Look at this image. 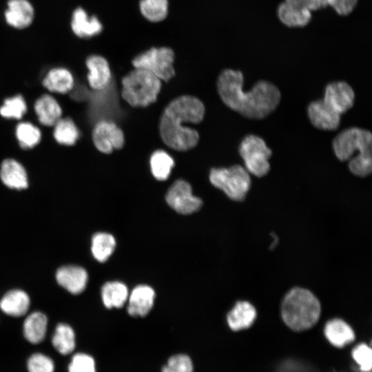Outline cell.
<instances>
[{
  "label": "cell",
  "instance_id": "obj_8",
  "mask_svg": "<svg viewBox=\"0 0 372 372\" xmlns=\"http://www.w3.org/2000/svg\"><path fill=\"white\" fill-rule=\"evenodd\" d=\"M238 150L249 173L262 177L269 172L268 160L272 155V151L262 138L254 134L246 136L242 140Z\"/></svg>",
  "mask_w": 372,
  "mask_h": 372
},
{
  "label": "cell",
  "instance_id": "obj_5",
  "mask_svg": "<svg viewBox=\"0 0 372 372\" xmlns=\"http://www.w3.org/2000/svg\"><path fill=\"white\" fill-rule=\"evenodd\" d=\"M161 81L152 73L135 68L122 79V97L133 107H146L156 101Z\"/></svg>",
  "mask_w": 372,
  "mask_h": 372
},
{
  "label": "cell",
  "instance_id": "obj_14",
  "mask_svg": "<svg viewBox=\"0 0 372 372\" xmlns=\"http://www.w3.org/2000/svg\"><path fill=\"white\" fill-rule=\"evenodd\" d=\"M324 335L332 347L339 349L349 346L355 340L353 328L340 318L327 321L324 327Z\"/></svg>",
  "mask_w": 372,
  "mask_h": 372
},
{
  "label": "cell",
  "instance_id": "obj_29",
  "mask_svg": "<svg viewBox=\"0 0 372 372\" xmlns=\"http://www.w3.org/2000/svg\"><path fill=\"white\" fill-rule=\"evenodd\" d=\"M168 0H141L139 8L141 14L151 22L164 20L168 14Z\"/></svg>",
  "mask_w": 372,
  "mask_h": 372
},
{
  "label": "cell",
  "instance_id": "obj_27",
  "mask_svg": "<svg viewBox=\"0 0 372 372\" xmlns=\"http://www.w3.org/2000/svg\"><path fill=\"white\" fill-rule=\"evenodd\" d=\"M52 343L57 351L68 355L75 348V334L72 328L66 324H59L52 337Z\"/></svg>",
  "mask_w": 372,
  "mask_h": 372
},
{
  "label": "cell",
  "instance_id": "obj_6",
  "mask_svg": "<svg viewBox=\"0 0 372 372\" xmlns=\"http://www.w3.org/2000/svg\"><path fill=\"white\" fill-rule=\"evenodd\" d=\"M209 180L231 200H243L251 186L249 172L243 167L235 165L227 168H213Z\"/></svg>",
  "mask_w": 372,
  "mask_h": 372
},
{
  "label": "cell",
  "instance_id": "obj_37",
  "mask_svg": "<svg viewBox=\"0 0 372 372\" xmlns=\"http://www.w3.org/2000/svg\"><path fill=\"white\" fill-rule=\"evenodd\" d=\"M358 0H322L324 8L331 7L338 14L345 16L350 14Z\"/></svg>",
  "mask_w": 372,
  "mask_h": 372
},
{
  "label": "cell",
  "instance_id": "obj_26",
  "mask_svg": "<svg viewBox=\"0 0 372 372\" xmlns=\"http://www.w3.org/2000/svg\"><path fill=\"white\" fill-rule=\"evenodd\" d=\"M115 247V238L110 234L99 232L92 236L91 251L94 258L100 262L108 260Z\"/></svg>",
  "mask_w": 372,
  "mask_h": 372
},
{
  "label": "cell",
  "instance_id": "obj_15",
  "mask_svg": "<svg viewBox=\"0 0 372 372\" xmlns=\"http://www.w3.org/2000/svg\"><path fill=\"white\" fill-rule=\"evenodd\" d=\"M155 291L149 286L141 285L134 287L128 296L127 312L134 317H144L152 309Z\"/></svg>",
  "mask_w": 372,
  "mask_h": 372
},
{
  "label": "cell",
  "instance_id": "obj_16",
  "mask_svg": "<svg viewBox=\"0 0 372 372\" xmlns=\"http://www.w3.org/2000/svg\"><path fill=\"white\" fill-rule=\"evenodd\" d=\"M70 27L73 33L79 38H91L100 34L103 25L97 17L89 16L81 7L72 12Z\"/></svg>",
  "mask_w": 372,
  "mask_h": 372
},
{
  "label": "cell",
  "instance_id": "obj_31",
  "mask_svg": "<svg viewBox=\"0 0 372 372\" xmlns=\"http://www.w3.org/2000/svg\"><path fill=\"white\" fill-rule=\"evenodd\" d=\"M16 136L21 147L32 148L37 145L41 138V131L30 123H20L16 128Z\"/></svg>",
  "mask_w": 372,
  "mask_h": 372
},
{
  "label": "cell",
  "instance_id": "obj_30",
  "mask_svg": "<svg viewBox=\"0 0 372 372\" xmlns=\"http://www.w3.org/2000/svg\"><path fill=\"white\" fill-rule=\"evenodd\" d=\"M54 126V137L60 144L74 145L79 137L78 128L73 121L69 118H61Z\"/></svg>",
  "mask_w": 372,
  "mask_h": 372
},
{
  "label": "cell",
  "instance_id": "obj_34",
  "mask_svg": "<svg viewBox=\"0 0 372 372\" xmlns=\"http://www.w3.org/2000/svg\"><path fill=\"white\" fill-rule=\"evenodd\" d=\"M193 363L188 355L176 354L169 358L162 372H193Z\"/></svg>",
  "mask_w": 372,
  "mask_h": 372
},
{
  "label": "cell",
  "instance_id": "obj_25",
  "mask_svg": "<svg viewBox=\"0 0 372 372\" xmlns=\"http://www.w3.org/2000/svg\"><path fill=\"white\" fill-rule=\"evenodd\" d=\"M128 296V289L121 282H107L103 285L101 289L103 304L108 309L122 307L127 300Z\"/></svg>",
  "mask_w": 372,
  "mask_h": 372
},
{
  "label": "cell",
  "instance_id": "obj_33",
  "mask_svg": "<svg viewBox=\"0 0 372 372\" xmlns=\"http://www.w3.org/2000/svg\"><path fill=\"white\" fill-rule=\"evenodd\" d=\"M27 110L25 101L21 95L6 99L0 107V114L7 118L20 119Z\"/></svg>",
  "mask_w": 372,
  "mask_h": 372
},
{
  "label": "cell",
  "instance_id": "obj_38",
  "mask_svg": "<svg viewBox=\"0 0 372 372\" xmlns=\"http://www.w3.org/2000/svg\"><path fill=\"white\" fill-rule=\"evenodd\" d=\"M285 1L310 12L324 8L322 0H285Z\"/></svg>",
  "mask_w": 372,
  "mask_h": 372
},
{
  "label": "cell",
  "instance_id": "obj_21",
  "mask_svg": "<svg viewBox=\"0 0 372 372\" xmlns=\"http://www.w3.org/2000/svg\"><path fill=\"white\" fill-rule=\"evenodd\" d=\"M34 110L39 122L43 125H54L61 118V106L54 98L48 94H44L36 101Z\"/></svg>",
  "mask_w": 372,
  "mask_h": 372
},
{
  "label": "cell",
  "instance_id": "obj_7",
  "mask_svg": "<svg viewBox=\"0 0 372 372\" xmlns=\"http://www.w3.org/2000/svg\"><path fill=\"white\" fill-rule=\"evenodd\" d=\"M334 153L341 161H349L354 152L372 159V135L370 131L350 127L340 132L333 141Z\"/></svg>",
  "mask_w": 372,
  "mask_h": 372
},
{
  "label": "cell",
  "instance_id": "obj_35",
  "mask_svg": "<svg viewBox=\"0 0 372 372\" xmlns=\"http://www.w3.org/2000/svg\"><path fill=\"white\" fill-rule=\"evenodd\" d=\"M69 372H96L95 362L90 355L79 353L75 354L69 364Z\"/></svg>",
  "mask_w": 372,
  "mask_h": 372
},
{
  "label": "cell",
  "instance_id": "obj_12",
  "mask_svg": "<svg viewBox=\"0 0 372 372\" xmlns=\"http://www.w3.org/2000/svg\"><path fill=\"white\" fill-rule=\"evenodd\" d=\"M34 14V8L29 0H8L4 19L8 25L21 30L32 24Z\"/></svg>",
  "mask_w": 372,
  "mask_h": 372
},
{
  "label": "cell",
  "instance_id": "obj_4",
  "mask_svg": "<svg viewBox=\"0 0 372 372\" xmlns=\"http://www.w3.org/2000/svg\"><path fill=\"white\" fill-rule=\"evenodd\" d=\"M320 313V301L307 289H291L282 302V319L294 331L300 332L312 328L318 322Z\"/></svg>",
  "mask_w": 372,
  "mask_h": 372
},
{
  "label": "cell",
  "instance_id": "obj_10",
  "mask_svg": "<svg viewBox=\"0 0 372 372\" xmlns=\"http://www.w3.org/2000/svg\"><path fill=\"white\" fill-rule=\"evenodd\" d=\"M165 200L174 210L181 214L196 212L203 205L202 200L192 194L190 185L183 180H177L170 186Z\"/></svg>",
  "mask_w": 372,
  "mask_h": 372
},
{
  "label": "cell",
  "instance_id": "obj_19",
  "mask_svg": "<svg viewBox=\"0 0 372 372\" xmlns=\"http://www.w3.org/2000/svg\"><path fill=\"white\" fill-rule=\"evenodd\" d=\"M0 178L7 187L23 189L28 187V181L25 169L14 159H6L1 165Z\"/></svg>",
  "mask_w": 372,
  "mask_h": 372
},
{
  "label": "cell",
  "instance_id": "obj_24",
  "mask_svg": "<svg viewBox=\"0 0 372 372\" xmlns=\"http://www.w3.org/2000/svg\"><path fill=\"white\" fill-rule=\"evenodd\" d=\"M48 319L41 312L30 313L23 322V334L25 339L32 344L42 342L47 330Z\"/></svg>",
  "mask_w": 372,
  "mask_h": 372
},
{
  "label": "cell",
  "instance_id": "obj_32",
  "mask_svg": "<svg viewBox=\"0 0 372 372\" xmlns=\"http://www.w3.org/2000/svg\"><path fill=\"white\" fill-rule=\"evenodd\" d=\"M351 357L360 372H371L372 349L366 342L357 344L351 351Z\"/></svg>",
  "mask_w": 372,
  "mask_h": 372
},
{
  "label": "cell",
  "instance_id": "obj_36",
  "mask_svg": "<svg viewBox=\"0 0 372 372\" xmlns=\"http://www.w3.org/2000/svg\"><path fill=\"white\" fill-rule=\"evenodd\" d=\"M27 365L29 372H54V370L52 359L41 353L33 354Z\"/></svg>",
  "mask_w": 372,
  "mask_h": 372
},
{
  "label": "cell",
  "instance_id": "obj_3",
  "mask_svg": "<svg viewBox=\"0 0 372 372\" xmlns=\"http://www.w3.org/2000/svg\"><path fill=\"white\" fill-rule=\"evenodd\" d=\"M355 94L344 81L331 82L327 85L322 99L309 103L307 114L311 124L323 130H335L340 123L341 114L351 109Z\"/></svg>",
  "mask_w": 372,
  "mask_h": 372
},
{
  "label": "cell",
  "instance_id": "obj_11",
  "mask_svg": "<svg viewBox=\"0 0 372 372\" xmlns=\"http://www.w3.org/2000/svg\"><path fill=\"white\" fill-rule=\"evenodd\" d=\"M92 138L96 147L105 154L111 153L114 149H121L125 142L123 131L108 121H101L96 125Z\"/></svg>",
  "mask_w": 372,
  "mask_h": 372
},
{
  "label": "cell",
  "instance_id": "obj_13",
  "mask_svg": "<svg viewBox=\"0 0 372 372\" xmlns=\"http://www.w3.org/2000/svg\"><path fill=\"white\" fill-rule=\"evenodd\" d=\"M55 276L57 283L72 294L83 292L88 280L86 270L76 265L61 267L57 269Z\"/></svg>",
  "mask_w": 372,
  "mask_h": 372
},
{
  "label": "cell",
  "instance_id": "obj_18",
  "mask_svg": "<svg viewBox=\"0 0 372 372\" xmlns=\"http://www.w3.org/2000/svg\"><path fill=\"white\" fill-rule=\"evenodd\" d=\"M257 312L249 302L238 301L228 313L227 322L229 329L239 331L249 329L256 320Z\"/></svg>",
  "mask_w": 372,
  "mask_h": 372
},
{
  "label": "cell",
  "instance_id": "obj_2",
  "mask_svg": "<svg viewBox=\"0 0 372 372\" xmlns=\"http://www.w3.org/2000/svg\"><path fill=\"white\" fill-rule=\"evenodd\" d=\"M205 107L192 96H182L172 101L165 109L160 121V133L169 147L185 151L196 145L199 135L183 124L198 123L204 116Z\"/></svg>",
  "mask_w": 372,
  "mask_h": 372
},
{
  "label": "cell",
  "instance_id": "obj_1",
  "mask_svg": "<svg viewBox=\"0 0 372 372\" xmlns=\"http://www.w3.org/2000/svg\"><path fill=\"white\" fill-rule=\"evenodd\" d=\"M243 74L239 70L225 69L220 74L217 88L224 103L243 116L262 119L278 105L281 94L279 89L267 81H259L251 91L242 90Z\"/></svg>",
  "mask_w": 372,
  "mask_h": 372
},
{
  "label": "cell",
  "instance_id": "obj_9",
  "mask_svg": "<svg viewBox=\"0 0 372 372\" xmlns=\"http://www.w3.org/2000/svg\"><path fill=\"white\" fill-rule=\"evenodd\" d=\"M174 53L167 47L152 48L134 57L132 64L135 68L147 70L161 81H168L175 74Z\"/></svg>",
  "mask_w": 372,
  "mask_h": 372
},
{
  "label": "cell",
  "instance_id": "obj_28",
  "mask_svg": "<svg viewBox=\"0 0 372 372\" xmlns=\"http://www.w3.org/2000/svg\"><path fill=\"white\" fill-rule=\"evenodd\" d=\"M149 163L152 173L158 180H166L174 165L173 158L163 150L154 152L151 156Z\"/></svg>",
  "mask_w": 372,
  "mask_h": 372
},
{
  "label": "cell",
  "instance_id": "obj_23",
  "mask_svg": "<svg viewBox=\"0 0 372 372\" xmlns=\"http://www.w3.org/2000/svg\"><path fill=\"white\" fill-rule=\"evenodd\" d=\"M43 85L50 92L67 93L73 87L74 77L66 68H52L43 79Z\"/></svg>",
  "mask_w": 372,
  "mask_h": 372
},
{
  "label": "cell",
  "instance_id": "obj_20",
  "mask_svg": "<svg viewBox=\"0 0 372 372\" xmlns=\"http://www.w3.org/2000/svg\"><path fill=\"white\" fill-rule=\"evenodd\" d=\"M30 300L24 291L13 289L8 291L0 300V309L6 314L14 317L25 315L29 309Z\"/></svg>",
  "mask_w": 372,
  "mask_h": 372
},
{
  "label": "cell",
  "instance_id": "obj_17",
  "mask_svg": "<svg viewBox=\"0 0 372 372\" xmlns=\"http://www.w3.org/2000/svg\"><path fill=\"white\" fill-rule=\"evenodd\" d=\"M88 69L87 81L94 90L105 88L110 81L111 71L107 61L101 55L89 56L85 61Z\"/></svg>",
  "mask_w": 372,
  "mask_h": 372
},
{
  "label": "cell",
  "instance_id": "obj_22",
  "mask_svg": "<svg viewBox=\"0 0 372 372\" xmlns=\"http://www.w3.org/2000/svg\"><path fill=\"white\" fill-rule=\"evenodd\" d=\"M277 14L279 20L289 28L304 27L311 19V12L293 6L286 1L278 6Z\"/></svg>",
  "mask_w": 372,
  "mask_h": 372
}]
</instances>
